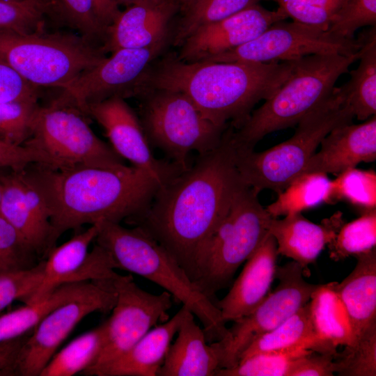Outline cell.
I'll list each match as a JSON object with an SVG mask.
<instances>
[{
  "instance_id": "1",
  "label": "cell",
  "mask_w": 376,
  "mask_h": 376,
  "mask_svg": "<svg viewBox=\"0 0 376 376\" xmlns=\"http://www.w3.org/2000/svg\"><path fill=\"white\" fill-rule=\"evenodd\" d=\"M229 130L217 148L160 186L142 213L125 220L162 245L193 283L210 237L244 184Z\"/></svg>"
},
{
  "instance_id": "2",
  "label": "cell",
  "mask_w": 376,
  "mask_h": 376,
  "mask_svg": "<svg viewBox=\"0 0 376 376\" xmlns=\"http://www.w3.org/2000/svg\"><path fill=\"white\" fill-rule=\"evenodd\" d=\"M25 170L45 198L56 242L63 233L85 224L120 223L140 214L159 187L150 174L133 166L56 169L33 163Z\"/></svg>"
},
{
  "instance_id": "3",
  "label": "cell",
  "mask_w": 376,
  "mask_h": 376,
  "mask_svg": "<svg viewBox=\"0 0 376 376\" xmlns=\"http://www.w3.org/2000/svg\"><path fill=\"white\" fill-rule=\"evenodd\" d=\"M293 62H185L169 54L143 77L137 97L146 89L185 95L203 116L218 127H240L254 106L270 97L288 79Z\"/></svg>"
},
{
  "instance_id": "4",
  "label": "cell",
  "mask_w": 376,
  "mask_h": 376,
  "mask_svg": "<svg viewBox=\"0 0 376 376\" xmlns=\"http://www.w3.org/2000/svg\"><path fill=\"white\" fill-rule=\"evenodd\" d=\"M95 242L111 253L117 269L157 284L188 308L202 323L209 343L228 338V329L214 301L204 295L169 252L140 228L102 221Z\"/></svg>"
},
{
  "instance_id": "5",
  "label": "cell",
  "mask_w": 376,
  "mask_h": 376,
  "mask_svg": "<svg viewBox=\"0 0 376 376\" xmlns=\"http://www.w3.org/2000/svg\"><path fill=\"white\" fill-rule=\"evenodd\" d=\"M361 48V47H360ZM357 53L315 54L292 61L288 79L230 136L235 149H253L267 134L294 127L332 92L335 83L359 60Z\"/></svg>"
},
{
  "instance_id": "6",
  "label": "cell",
  "mask_w": 376,
  "mask_h": 376,
  "mask_svg": "<svg viewBox=\"0 0 376 376\" xmlns=\"http://www.w3.org/2000/svg\"><path fill=\"white\" fill-rule=\"evenodd\" d=\"M351 107L341 87L297 124L288 140L261 152L235 149V165L242 182L256 193L271 189L282 192L302 173L322 140L336 127L351 123Z\"/></svg>"
},
{
  "instance_id": "7",
  "label": "cell",
  "mask_w": 376,
  "mask_h": 376,
  "mask_svg": "<svg viewBox=\"0 0 376 376\" xmlns=\"http://www.w3.org/2000/svg\"><path fill=\"white\" fill-rule=\"evenodd\" d=\"M105 58L102 46L81 35L0 31V58L38 88L62 90Z\"/></svg>"
},
{
  "instance_id": "8",
  "label": "cell",
  "mask_w": 376,
  "mask_h": 376,
  "mask_svg": "<svg viewBox=\"0 0 376 376\" xmlns=\"http://www.w3.org/2000/svg\"><path fill=\"white\" fill-rule=\"evenodd\" d=\"M258 194L244 183L205 247L194 283L213 301L215 293L230 284L239 267L269 234L274 217Z\"/></svg>"
},
{
  "instance_id": "9",
  "label": "cell",
  "mask_w": 376,
  "mask_h": 376,
  "mask_svg": "<svg viewBox=\"0 0 376 376\" xmlns=\"http://www.w3.org/2000/svg\"><path fill=\"white\" fill-rule=\"evenodd\" d=\"M141 97L140 118L146 138L171 162L185 171L189 155H199L217 148L226 127L205 118L183 93L167 89H146Z\"/></svg>"
},
{
  "instance_id": "10",
  "label": "cell",
  "mask_w": 376,
  "mask_h": 376,
  "mask_svg": "<svg viewBox=\"0 0 376 376\" xmlns=\"http://www.w3.org/2000/svg\"><path fill=\"white\" fill-rule=\"evenodd\" d=\"M84 115L78 109L55 100L40 106L31 136L24 146L44 152L56 169L125 167L123 158L95 135Z\"/></svg>"
},
{
  "instance_id": "11",
  "label": "cell",
  "mask_w": 376,
  "mask_h": 376,
  "mask_svg": "<svg viewBox=\"0 0 376 376\" xmlns=\"http://www.w3.org/2000/svg\"><path fill=\"white\" fill-rule=\"evenodd\" d=\"M116 300L106 322V339L95 363L82 375L96 373L130 349L157 323L169 320L173 297L164 291L152 294L141 288L131 274L117 275L112 280Z\"/></svg>"
},
{
  "instance_id": "12",
  "label": "cell",
  "mask_w": 376,
  "mask_h": 376,
  "mask_svg": "<svg viewBox=\"0 0 376 376\" xmlns=\"http://www.w3.org/2000/svg\"><path fill=\"white\" fill-rule=\"evenodd\" d=\"M360 47L358 38L344 39L318 27L281 20L272 24L255 39L205 61L277 63L315 54L349 56L357 53Z\"/></svg>"
},
{
  "instance_id": "13",
  "label": "cell",
  "mask_w": 376,
  "mask_h": 376,
  "mask_svg": "<svg viewBox=\"0 0 376 376\" xmlns=\"http://www.w3.org/2000/svg\"><path fill=\"white\" fill-rule=\"evenodd\" d=\"M116 300L112 281H94L85 292L49 313L31 331L17 360L15 375L40 376L69 334L88 315L111 311Z\"/></svg>"
},
{
  "instance_id": "14",
  "label": "cell",
  "mask_w": 376,
  "mask_h": 376,
  "mask_svg": "<svg viewBox=\"0 0 376 376\" xmlns=\"http://www.w3.org/2000/svg\"><path fill=\"white\" fill-rule=\"evenodd\" d=\"M303 269L295 261L276 268L279 283L249 315L233 321L224 347L221 368L235 366L243 351L256 338L283 323L310 301L320 284L307 282Z\"/></svg>"
},
{
  "instance_id": "15",
  "label": "cell",
  "mask_w": 376,
  "mask_h": 376,
  "mask_svg": "<svg viewBox=\"0 0 376 376\" xmlns=\"http://www.w3.org/2000/svg\"><path fill=\"white\" fill-rule=\"evenodd\" d=\"M169 40L145 48H124L113 52L62 89L55 101L85 114L88 105L113 96L134 97L143 77L165 49ZM86 115V114H85Z\"/></svg>"
},
{
  "instance_id": "16",
  "label": "cell",
  "mask_w": 376,
  "mask_h": 376,
  "mask_svg": "<svg viewBox=\"0 0 376 376\" xmlns=\"http://www.w3.org/2000/svg\"><path fill=\"white\" fill-rule=\"evenodd\" d=\"M85 114L103 127L111 148L120 157L146 171L159 187L183 171L174 163L154 157L141 121L125 98L113 96L92 103Z\"/></svg>"
},
{
  "instance_id": "17",
  "label": "cell",
  "mask_w": 376,
  "mask_h": 376,
  "mask_svg": "<svg viewBox=\"0 0 376 376\" xmlns=\"http://www.w3.org/2000/svg\"><path fill=\"white\" fill-rule=\"evenodd\" d=\"M100 222L49 252L45 258L42 281L30 303L41 299L64 283L113 279L117 275L114 271L117 265L111 253L97 243L89 251L98 234Z\"/></svg>"
},
{
  "instance_id": "18",
  "label": "cell",
  "mask_w": 376,
  "mask_h": 376,
  "mask_svg": "<svg viewBox=\"0 0 376 376\" xmlns=\"http://www.w3.org/2000/svg\"><path fill=\"white\" fill-rule=\"evenodd\" d=\"M0 216L36 253L45 259L56 246L46 202L25 169L4 170L1 175Z\"/></svg>"
},
{
  "instance_id": "19",
  "label": "cell",
  "mask_w": 376,
  "mask_h": 376,
  "mask_svg": "<svg viewBox=\"0 0 376 376\" xmlns=\"http://www.w3.org/2000/svg\"><path fill=\"white\" fill-rule=\"evenodd\" d=\"M288 16L278 8L269 10L259 3L196 29L180 46L178 58L185 62L205 61L234 49L257 38Z\"/></svg>"
},
{
  "instance_id": "20",
  "label": "cell",
  "mask_w": 376,
  "mask_h": 376,
  "mask_svg": "<svg viewBox=\"0 0 376 376\" xmlns=\"http://www.w3.org/2000/svg\"><path fill=\"white\" fill-rule=\"evenodd\" d=\"M180 10L173 0H143L120 11L108 26L104 52L145 48L171 39V22Z\"/></svg>"
},
{
  "instance_id": "21",
  "label": "cell",
  "mask_w": 376,
  "mask_h": 376,
  "mask_svg": "<svg viewBox=\"0 0 376 376\" xmlns=\"http://www.w3.org/2000/svg\"><path fill=\"white\" fill-rule=\"evenodd\" d=\"M320 145V150L311 157L301 175L323 173L338 175L361 162H374L376 159L375 115L361 124L351 123L336 127Z\"/></svg>"
},
{
  "instance_id": "22",
  "label": "cell",
  "mask_w": 376,
  "mask_h": 376,
  "mask_svg": "<svg viewBox=\"0 0 376 376\" xmlns=\"http://www.w3.org/2000/svg\"><path fill=\"white\" fill-rule=\"evenodd\" d=\"M278 255L276 240L269 233L247 259L229 292L214 302L226 323L251 313L269 293Z\"/></svg>"
},
{
  "instance_id": "23",
  "label": "cell",
  "mask_w": 376,
  "mask_h": 376,
  "mask_svg": "<svg viewBox=\"0 0 376 376\" xmlns=\"http://www.w3.org/2000/svg\"><path fill=\"white\" fill-rule=\"evenodd\" d=\"M344 223L339 211L320 224L309 221L299 212L288 214L281 219L273 218L269 233L276 240L278 254L298 263L306 276L308 265L315 262Z\"/></svg>"
},
{
  "instance_id": "24",
  "label": "cell",
  "mask_w": 376,
  "mask_h": 376,
  "mask_svg": "<svg viewBox=\"0 0 376 376\" xmlns=\"http://www.w3.org/2000/svg\"><path fill=\"white\" fill-rule=\"evenodd\" d=\"M177 334L157 376H215L222 367L224 359L221 341L209 343L189 310Z\"/></svg>"
},
{
  "instance_id": "25",
  "label": "cell",
  "mask_w": 376,
  "mask_h": 376,
  "mask_svg": "<svg viewBox=\"0 0 376 376\" xmlns=\"http://www.w3.org/2000/svg\"><path fill=\"white\" fill-rule=\"evenodd\" d=\"M188 311L182 305L171 318L148 331L125 353L100 369L95 376H157Z\"/></svg>"
},
{
  "instance_id": "26",
  "label": "cell",
  "mask_w": 376,
  "mask_h": 376,
  "mask_svg": "<svg viewBox=\"0 0 376 376\" xmlns=\"http://www.w3.org/2000/svg\"><path fill=\"white\" fill-rule=\"evenodd\" d=\"M357 264L333 287L348 314L354 338L376 323V251L354 256Z\"/></svg>"
},
{
  "instance_id": "27",
  "label": "cell",
  "mask_w": 376,
  "mask_h": 376,
  "mask_svg": "<svg viewBox=\"0 0 376 376\" xmlns=\"http://www.w3.org/2000/svg\"><path fill=\"white\" fill-rule=\"evenodd\" d=\"M298 348L318 352H337L329 350L318 336L311 320L309 301L277 327L253 340L243 351L239 361L256 354Z\"/></svg>"
},
{
  "instance_id": "28",
  "label": "cell",
  "mask_w": 376,
  "mask_h": 376,
  "mask_svg": "<svg viewBox=\"0 0 376 376\" xmlns=\"http://www.w3.org/2000/svg\"><path fill=\"white\" fill-rule=\"evenodd\" d=\"M315 331L331 351L352 343L354 334L347 311L334 289L332 282L320 284L309 301Z\"/></svg>"
},
{
  "instance_id": "29",
  "label": "cell",
  "mask_w": 376,
  "mask_h": 376,
  "mask_svg": "<svg viewBox=\"0 0 376 376\" xmlns=\"http://www.w3.org/2000/svg\"><path fill=\"white\" fill-rule=\"evenodd\" d=\"M358 38L361 42L359 64L350 72V79L340 87L354 116L365 121L376 113L375 26Z\"/></svg>"
},
{
  "instance_id": "30",
  "label": "cell",
  "mask_w": 376,
  "mask_h": 376,
  "mask_svg": "<svg viewBox=\"0 0 376 376\" xmlns=\"http://www.w3.org/2000/svg\"><path fill=\"white\" fill-rule=\"evenodd\" d=\"M94 281L62 284L41 299L0 315V343L25 335L52 310L87 290Z\"/></svg>"
},
{
  "instance_id": "31",
  "label": "cell",
  "mask_w": 376,
  "mask_h": 376,
  "mask_svg": "<svg viewBox=\"0 0 376 376\" xmlns=\"http://www.w3.org/2000/svg\"><path fill=\"white\" fill-rule=\"evenodd\" d=\"M106 339V322L77 336L56 352L40 376H72L82 374L99 357Z\"/></svg>"
},
{
  "instance_id": "32",
  "label": "cell",
  "mask_w": 376,
  "mask_h": 376,
  "mask_svg": "<svg viewBox=\"0 0 376 376\" xmlns=\"http://www.w3.org/2000/svg\"><path fill=\"white\" fill-rule=\"evenodd\" d=\"M331 180L323 173H308L299 175L266 210L274 218L299 213L327 203Z\"/></svg>"
},
{
  "instance_id": "33",
  "label": "cell",
  "mask_w": 376,
  "mask_h": 376,
  "mask_svg": "<svg viewBox=\"0 0 376 376\" xmlns=\"http://www.w3.org/2000/svg\"><path fill=\"white\" fill-rule=\"evenodd\" d=\"M267 0H193L182 12L171 39L180 47L196 29Z\"/></svg>"
},
{
  "instance_id": "34",
  "label": "cell",
  "mask_w": 376,
  "mask_h": 376,
  "mask_svg": "<svg viewBox=\"0 0 376 376\" xmlns=\"http://www.w3.org/2000/svg\"><path fill=\"white\" fill-rule=\"evenodd\" d=\"M376 245V210L366 211L361 217L344 223L327 245L329 257L339 261L368 252Z\"/></svg>"
},
{
  "instance_id": "35",
  "label": "cell",
  "mask_w": 376,
  "mask_h": 376,
  "mask_svg": "<svg viewBox=\"0 0 376 376\" xmlns=\"http://www.w3.org/2000/svg\"><path fill=\"white\" fill-rule=\"evenodd\" d=\"M346 201L362 212L376 210V173L373 170L347 169L331 180L327 203Z\"/></svg>"
},
{
  "instance_id": "36",
  "label": "cell",
  "mask_w": 376,
  "mask_h": 376,
  "mask_svg": "<svg viewBox=\"0 0 376 376\" xmlns=\"http://www.w3.org/2000/svg\"><path fill=\"white\" fill-rule=\"evenodd\" d=\"M312 350L306 348L251 355L230 368H219L215 376H290L299 359Z\"/></svg>"
},
{
  "instance_id": "37",
  "label": "cell",
  "mask_w": 376,
  "mask_h": 376,
  "mask_svg": "<svg viewBox=\"0 0 376 376\" xmlns=\"http://www.w3.org/2000/svg\"><path fill=\"white\" fill-rule=\"evenodd\" d=\"M337 352L335 373L340 376L376 375V323Z\"/></svg>"
},
{
  "instance_id": "38",
  "label": "cell",
  "mask_w": 376,
  "mask_h": 376,
  "mask_svg": "<svg viewBox=\"0 0 376 376\" xmlns=\"http://www.w3.org/2000/svg\"><path fill=\"white\" fill-rule=\"evenodd\" d=\"M53 3L44 0H0V31L32 33L43 29Z\"/></svg>"
},
{
  "instance_id": "39",
  "label": "cell",
  "mask_w": 376,
  "mask_h": 376,
  "mask_svg": "<svg viewBox=\"0 0 376 376\" xmlns=\"http://www.w3.org/2000/svg\"><path fill=\"white\" fill-rule=\"evenodd\" d=\"M39 107L36 100L0 103V141L24 146L31 136Z\"/></svg>"
},
{
  "instance_id": "40",
  "label": "cell",
  "mask_w": 376,
  "mask_h": 376,
  "mask_svg": "<svg viewBox=\"0 0 376 376\" xmlns=\"http://www.w3.org/2000/svg\"><path fill=\"white\" fill-rule=\"evenodd\" d=\"M45 259L35 266L0 274V315L14 301L29 304L40 285Z\"/></svg>"
},
{
  "instance_id": "41",
  "label": "cell",
  "mask_w": 376,
  "mask_h": 376,
  "mask_svg": "<svg viewBox=\"0 0 376 376\" xmlns=\"http://www.w3.org/2000/svg\"><path fill=\"white\" fill-rule=\"evenodd\" d=\"M293 21L327 31L347 0H273Z\"/></svg>"
},
{
  "instance_id": "42",
  "label": "cell",
  "mask_w": 376,
  "mask_h": 376,
  "mask_svg": "<svg viewBox=\"0 0 376 376\" xmlns=\"http://www.w3.org/2000/svg\"><path fill=\"white\" fill-rule=\"evenodd\" d=\"M64 19L80 35L97 44L106 39L107 27L100 19L95 0H54Z\"/></svg>"
},
{
  "instance_id": "43",
  "label": "cell",
  "mask_w": 376,
  "mask_h": 376,
  "mask_svg": "<svg viewBox=\"0 0 376 376\" xmlns=\"http://www.w3.org/2000/svg\"><path fill=\"white\" fill-rule=\"evenodd\" d=\"M40 260L18 232L0 216V274L32 267Z\"/></svg>"
},
{
  "instance_id": "44",
  "label": "cell",
  "mask_w": 376,
  "mask_h": 376,
  "mask_svg": "<svg viewBox=\"0 0 376 376\" xmlns=\"http://www.w3.org/2000/svg\"><path fill=\"white\" fill-rule=\"evenodd\" d=\"M376 24V0H347L328 29L339 38L354 39L355 32Z\"/></svg>"
},
{
  "instance_id": "45",
  "label": "cell",
  "mask_w": 376,
  "mask_h": 376,
  "mask_svg": "<svg viewBox=\"0 0 376 376\" xmlns=\"http://www.w3.org/2000/svg\"><path fill=\"white\" fill-rule=\"evenodd\" d=\"M38 89L8 63L0 58V103L26 100H38Z\"/></svg>"
},
{
  "instance_id": "46",
  "label": "cell",
  "mask_w": 376,
  "mask_h": 376,
  "mask_svg": "<svg viewBox=\"0 0 376 376\" xmlns=\"http://www.w3.org/2000/svg\"><path fill=\"white\" fill-rule=\"evenodd\" d=\"M33 163L54 166L50 158L37 149L27 146H14L0 141V169L22 170Z\"/></svg>"
},
{
  "instance_id": "47",
  "label": "cell",
  "mask_w": 376,
  "mask_h": 376,
  "mask_svg": "<svg viewBox=\"0 0 376 376\" xmlns=\"http://www.w3.org/2000/svg\"><path fill=\"white\" fill-rule=\"evenodd\" d=\"M336 353L311 351L299 359L290 376H333Z\"/></svg>"
},
{
  "instance_id": "48",
  "label": "cell",
  "mask_w": 376,
  "mask_h": 376,
  "mask_svg": "<svg viewBox=\"0 0 376 376\" xmlns=\"http://www.w3.org/2000/svg\"><path fill=\"white\" fill-rule=\"evenodd\" d=\"M95 5L100 19L107 28L120 12L116 0H95Z\"/></svg>"
},
{
  "instance_id": "49",
  "label": "cell",
  "mask_w": 376,
  "mask_h": 376,
  "mask_svg": "<svg viewBox=\"0 0 376 376\" xmlns=\"http://www.w3.org/2000/svg\"><path fill=\"white\" fill-rule=\"evenodd\" d=\"M180 8V10L183 12L191 3L193 0H173Z\"/></svg>"
},
{
  "instance_id": "50",
  "label": "cell",
  "mask_w": 376,
  "mask_h": 376,
  "mask_svg": "<svg viewBox=\"0 0 376 376\" xmlns=\"http://www.w3.org/2000/svg\"><path fill=\"white\" fill-rule=\"evenodd\" d=\"M116 1L118 3H120L124 4L127 6V7L129 6H131L134 3L141 1L143 0H116Z\"/></svg>"
},
{
  "instance_id": "51",
  "label": "cell",
  "mask_w": 376,
  "mask_h": 376,
  "mask_svg": "<svg viewBox=\"0 0 376 376\" xmlns=\"http://www.w3.org/2000/svg\"><path fill=\"white\" fill-rule=\"evenodd\" d=\"M4 170H6V169H0V198H1V175L2 172H3Z\"/></svg>"
},
{
  "instance_id": "52",
  "label": "cell",
  "mask_w": 376,
  "mask_h": 376,
  "mask_svg": "<svg viewBox=\"0 0 376 376\" xmlns=\"http://www.w3.org/2000/svg\"><path fill=\"white\" fill-rule=\"evenodd\" d=\"M44 1H49V2H51V3H54V1H52L51 0H44Z\"/></svg>"
},
{
  "instance_id": "53",
  "label": "cell",
  "mask_w": 376,
  "mask_h": 376,
  "mask_svg": "<svg viewBox=\"0 0 376 376\" xmlns=\"http://www.w3.org/2000/svg\"><path fill=\"white\" fill-rule=\"evenodd\" d=\"M6 1H9V0H6Z\"/></svg>"
}]
</instances>
